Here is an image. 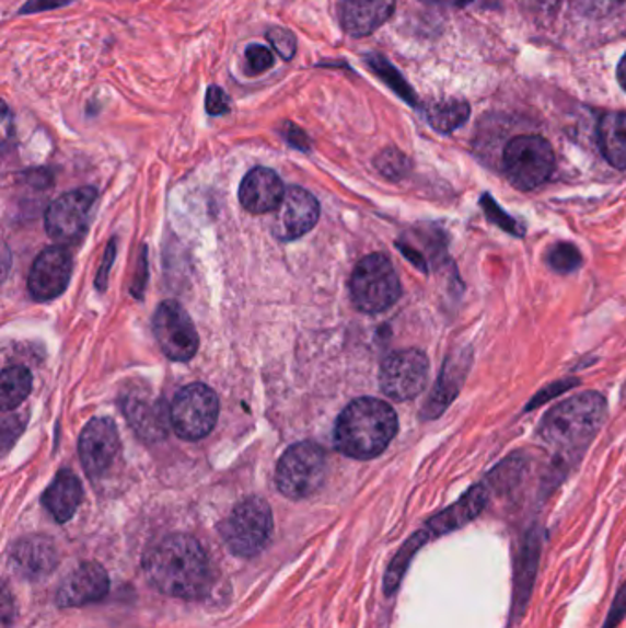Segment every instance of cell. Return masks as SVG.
Segmentation results:
<instances>
[{
    "label": "cell",
    "mask_w": 626,
    "mask_h": 628,
    "mask_svg": "<svg viewBox=\"0 0 626 628\" xmlns=\"http://www.w3.org/2000/svg\"><path fill=\"white\" fill-rule=\"evenodd\" d=\"M375 168L381 175L386 176L390 181H401V179H405L410 173L411 162L403 151L387 148L376 157Z\"/></svg>",
    "instance_id": "obj_30"
},
{
    "label": "cell",
    "mask_w": 626,
    "mask_h": 628,
    "mask_svg": "<svg viewBox=\"0 0 626 628\" xmlns=\"http://www.w3.org/2000/svg\"><path fill=\"white\" fill-rule=\"evenodd\" d=\"M428 372L427 355L419 350L392 353L381 366V390L393 401H410L425 390Z\"/></svg>",
    "instance_id": "obj_11"
},
{
    "label": "cell",
    "mask_w": 626,
    "mask_h": 628,
    "mask_svg": "<svg viewBox=\"0 0 626 628\" xmlns=\"http://www.w3.org/2000/svg\"><path fill=\"white\" fill-rule=\"evenodd\" d=\"M430 538L432 537H430V533L427 532V527H422V529L414 533V535L406 540L403 548L398 549L397 555L393 557L392 564L387 568L386 578H384V592H386V595H392L397 592L398 584H401V581L405 578L406 570L410 567L414 555H416Z\"/></svg>",
    "instance_id": "obj_26"
},
{
    "label": "cell",
    "mask_w": 626,
    "mask_h": 628,
    "mask_svg": "<svg viewBox=\"0 0 626 628\" xmlns=\"http://www.w3.org/2000/svg\"><path fill=\"white\" fill-rule=\"evenodd\" d=\"M10 606H12V600H10V592H8L7 586H4V594H2V621H4V628H8V623H10Z\"/></svg>",
    "instance_id": "obj_42"
},
{
    "label": "cell",
    "mask_w": 626,
    "mask_h": 628,
    "mask_svg": "<svg viewBox=\"0 0 626 628\" xmlns=\"http://www.w3.org/2000/svg\"><path fill=\"white\" fill-rule=\"evenodd\" d=\"M32 391V375L23 366H12L4 369L0 382V407L2 410H13L30 396Z\"/></svg>",
    "instance_id": "obj_27"
},
{
    "label": "cell",
    "mask_w": 626,
    "mask_h": 628,
    "mask_svg": "<svg viewBox=\"0 0 626 628\" xmlns=\"http://www.w3.org/2000/svg\"><path fill=\"white\" fill-rule=\"evenodd\" d=\"M349 290L359 311L376 315L398 300L401 282L387 255L371 254L355 266Z\"/></svg>",
    "instance_id": "obj_4"
},
{
    "label": "cell",
    "mask_w": 626,
    "mask_h": 628,
    "mask_svg": "<svg viewBox=\"0 0 626 628\" xmlns=\"http://www.w3.org/2000/svg\"><path fill=\"white\" fill-rule=\"evenodd\" d=\"M606 410V399L598 391L569 397L544 415L538 436L557 453L579 454L603 426Z\"/></svg>",
    "instance_id": "obj_3"
},
{
    "label": "cell",
    "mask_w": 626,
    "mask_h": 628,
    "mask_svg": "<svg viewBox=\"0 0 626 628\" xmlns=\"http://www.w3.org/2000/svg\"><path fill=\"white\" fill-rule=\"evenodd\" d=\"M525 467L528 461L519 454H514L511 458L503 459L495 470H490L485 486L489 487V491L492 489L498 493H509L524 478Z\"/></svg>",
    "instance_id": "obj_28"
},
{
    "label": "cell",
    "mask_w": 626,
    "mask_h": 628,
    "mask_svg": "<svg viewBox=\"0 0 626 628\" xmlns=\"http://www.w3.org/2000/svg\"><path fill=\"white\" fill-rule=\"evenodd\" d=\"M143 570L149 581L171 597L200 600L210 590L208 555L189 535H171L149 549Z\"/></svg>",
    "instance_id": "obj_1"
},
{
    "label": "cell",
    "mask_w": 626,
    "mask_h": 628,
    "mask_svg": "<svg viewBox=\"0 0 626 628\" xmlns=\"http://www.w3.org/2000/svg\"><path fill=\"white\" fill-rule=\"evenodd\" d=\"M425 116H427L430 127L439 130V133H454L471 116V105L465 100L433 102L425 109Z\"/></svg>",
    "instance_id": "obj_25"
},
{
    "label": "cell",
    "mask_w": 626,
    "mask_h": 628,
    "mask_svg": "<svg viewBox=\"0 0 626 628\" xmlns=\"http://www.w3.org/2000/svg\"><path fill=\"white\" fill-rule=\"evenodd\" d=\"M421 2L430 4V7L465 8L476 2V0H421Z\"/></svg>",
    "instance_id": "obj_41"
},
{
    "label": "cell",
    "mask_w": 626,
    "mask_h": 628,
    "mask_svg": "<svg viewBox=\"0 0 626 628\" xmlns=\"http://www.w3.org/2000/svg\"><path fill=\"white\" fill-rule=\"evenodd\" d=\"M246 62H248V68H251L254 75H262V72H267L274 67L273 52L268 50L267 46L263 45H251L246 48Z\"/></svg>",
    "instance_id": "obj_35"
},
{
    "label": "cell",
    "mask_w": 626,
    "mask_h": 628,
    "mask_svg": "<svg viewBox=\"0 0 626 628\" xmlns=\"http://www.w3.org/2000/svg\"><path fill=\"white\" fill-rule=\"evenodd\" d=\"M397 413L375 397H360L336 419L335 447L355 459L376 458L397 434Z\"/></svg>",
    "instance_id": "obj_2"
},
{
    "label": "cell",
    "mask_w": 626,
    "mask_h": 628,
    "mask_svg": "<svg viewBox=\"0 0 626 628\" xmlns=\"http://www.w3.org/2000/svg\"><path fill=\"white\" fill-rule=\"evenodd\" d=\"M579 385H581V380L579 379H563L557 380V382H553V385H547L546 388H542V390L531 399L530 404H528L525 410L530 412L533 408L542 407V404H546V402L557 399L558 396H563V393H566V391H569L571 388H576V386Z\"/></svg>",
    "instance_id": "obj_33"
},
{
    "label": "cell",
    "mask_w": 626,
    "mask_h": 628,
    "mask_svg": "<svg viewBox=\"0 0 626 628\" xmlns=\"http://www.w3.org/2000/svg\"><path fill=\"white\" fill-rule=\"evenodd\" d=\"M171 426L178 437L197 442L208 436L219 418V397L206 385L184 386L171 402Z\"/></svg>",
    "instance_id": "obj_8"
},
{
    "label": "cell",
    "mask_w": 626,
    "mask_h": 628,
    "mask_svg": "<svg viewBox=\"0 0 626 628\" xmlns=\"http://www.w3.org/2000/svg\"><path fill=\"white\" fill-rule=\"evenodd\" d=\"M96 198L94 187H80L56 198L46 209L45 227L48 236L59 243L78 241L89 227Z\"/></svg>",
    "instance_id": "obj_10"
},
{
    "label": "cell",
    "mask_w": 626,
    "mask_h": 628,
    "mask_svg": "<svg viewBox=\"0 0 626 628\" xmlns=\"http://www.w3.org/2000/svg\"><path fill=\"white\" fill-rule=\"evenodd\" d=\"M124 412L138 436L146 442H159L167 434L171 412H167L162 399L131 393L124 402Z\"/></svg>",
    "instance_id": "obj_21"
},
{
    "label": "cell",
    "mask_w": 626,
    "mask_h": 628,
    "mask_svg": "<svg viewBox=\"0 0 626 628\" xmlns=\"http://www.w3.org/2000/svg\"><path fill=\"white\" fill-rule=\"evenodd\" d=\"M626 617V583L621 586L619 592L615 594L612 606H610L608 617L601 628H617Z\"/></svg>",
    "instance_id": "obj_37"
},
{
    "label": "cell",
    "mask_w": 626,
    "mask_h": 628,
    "mask_svg": "<svg viewBox=\"0 0 626 628\" xmlns=\"http://www.w3.org/2000/svg\"><path fill=\"white\" fill-rule=\"evenodd\" d=\"M503 170L512 186L522 192L542 186L555 170L552 144L536 135L512 138L503 151Z\"/></svg>",
    "instance_id": "obj_6"
},
{
    "label": "cell",
    "mask_w": 626,
    "mask_h": 628,
    "mask_svg": "<svg viewBox=\"0 0 626 628\" xmlns=\"http://www.w3.org/2000/svg\"><path fill=\"white\" fill-rule=\"evenodd\" d=\"M471 364H473L471 347H460L444 361L436 388L422 408V419H438L452 404L465 385Z\"/></svg>",
    "instance_id": "obj_16"
},
{
    "label": "cell",
    "mask_w": 626,
    "mask_h": 628,
    "mask_svg": "<svg viewBox=\"0 0 626 628\" xmlns=\"http://www.w3.org/2000/svg\"><path fill=\"white\" fill-rule=\"evenodd\" d=\"M489 487L485 483H476V486L471 487L462 499L427 522L425 527L430 533V537H443L447 533L457 532V529L471 524L474 518H478L484 513L485 507L489 504Z\"/></svg>",
    "instance_id": "obj_19"
},
{
    "label": "cell",
    "mask_w": 626,
    "mask_h": 628,
    "mask_svg": "<svg viewBox=\"0 0 626 628\" xmlns=\"http://www.w3.org/2000/svg\"><path fill=\"white\" fill-rule=\"evenodd\" d=\"M479 204H482L487 219H489L490 222H495L496 227H500L501 230H506L507 233L517 236V238L524 236V228L520 227L519 222L514 221L511 216H507L506 212L496 204L495 198L490 197V195L485 193Z\"/></svg>",
    "instance_id": "obj_32"
},
{
    "label": "cell",
    "mask_w": 626,
    "mask_h": 628,
    "mask_svg": "<svg viewBox=\"0 0 626 628\" xmlns=\"http://www.w3.org/2000/svg\"><path fill=\"white\" fill-rule=\"evenodd\" d=\"M320 219V204L313 193L292 186L274 214L273 232L279 241H294L311 232Z\"/></svg>",
    "instance_id": "obj_12"
},
{
    "label": "cell",
    "mask_w": 626,
    "mask_h": 628,
    "mask_svg": "<svg viewBox=\"0 0 626 628\" xmlns=\"http://www.w3.org/2000/svg\"><path fill=\"white\" fill-rule=\"evenodd\" d=\"M542 546H544V535H542L541 527L530 529L522 538V543H520L517 567H514L512 616H524L525 608L530 605L536 573H538V567H541Z\"/></svg>",
    "instance_id": "obj_18"
},
{
    "label": "cell",
    "mask_w": 626,
    "mask_h": 628,
    "mask_svg": "<svg viewBox=\"0 0 626 628\" xmlns=\"http://www.w3.org/2000/svg\"><path fill=\"white\" fill-rule=\"evenodd\" d=\"M114 261V243L108 244L107 254H105V265H102L100 276H97V287L102 289L107 284L108 266L113 265Z\"/></svg>",
    "instance_id": "obj_40"
},
{
    "label": "cell",
    "mask_w": 626,
    "mask_h": 628,
    "mask_svg": "<svg viewBox=\"0 0 626 628\" xmlns=\"http://www.w3.org/2000/svg\"><path fill=\"white\" fill-rule=\"evenodd\" d=\"M72 258L61 247H50L35 258L28 276V290L37 301H50L69 287Z\"/></svg>",
    "instance_id": "obj_13"
},
{
    "label": "cell",
    "mask_w": 626,
    "mask_h": 628,
    "mask_svg": "<svg viewBox=\"0 0 626 628\" xmlns=\"http://www.w3.org/2000/svg\"><path fill=\"white\" fill-rule=\"evenodd\" d=\"M108 592V575L97 562H83L65 578L56 594L61 608L85 606L103 600Z\"/></svg>",
    "instance_id": "obj_17"
},
{
    "label": "cell",
    "mask_w": 626,
    "mask_h": 628,
    "mask_svg": "<svg viewBox=\"0 0 626 628\" xmlns=\"http://www.w3.org/2000/svg\"><path fill=\"white\" fill-rule=\"evenodd\" d=\"M366 61H368V65L375 70V75L379 76L395 94L403 98L406 103L417 105L416 92L408 85V81L401 76L397 68L387 61L386 57L379 56V54H370V56L366 57Z\"/></svg>",
    "instance_id": "obj_29"
},
{
    "label": "cell",
    "mask_w": 626,
    "mask_h": 628,
    "mask_svg": "<svg viewBox=\"0 0 626 628\" xmlns=\"http://www.w3.org/2000/svg\"><path fill=\"white\" fill-rule=\"evenodd\" d=\"M267 39L273 43L279 57H283L285 61H291L297 54V37L289 30L270 28L267 32Z\"/></svg>",
    "instance_id": "obj_34"
},
{
    "label": "cell",
    "mask_w": 626,
    "mask_h": 628,
    "mask_svg": "<svg viewBox=\"0 0 626 628\" xmlns=\"http://www.w3.org/2000/svg\"><path fill=\"white\" fill-rule=\"evenodd\" d=\"M154 339L165 357L186 363L199 350V334L188 312L177 301H164L153 317Z\"/></svg>",
    "instance_id": "obj_9"
},
{
    "label": "cell",
    "mask_w": 626,
    "mask_h": 628,
    "mask_svg": "<svg viewBox=\"0 0 626 628\" xmlns=\"http://www.w3.org/2000/svg\"><path fill=\"white\" fill-rule=\"evenodd\" d=\"M273 511L265 500L252 496L241 502L222 524L221 535L230 551L240 557L262 553L273 535Z\"/></svg>",
    "instance_id": "obj_7"
},
{
    "label": "cell",
    "mask_w": 626,
    "mask_h": 628,
    "mask_svg": "<svg viewBox=\"0 0 626 628\" xmlns=\"http://www.w3.org/2000/svg\"><path fill=\"white\" fill-rule=\"evenodd\" d=\"M281 135L285 136L287 142L291 144L292 148L300 149V151H309V149H311L309 136L305 135L298 125L287 122V124L283 125V129H281Z\"/></svg>",
    "instance_id": "obj_38"
},
{
    "label": "cell",
    "mask_w": 626,
    "mask_h": 628,
    "mask_svg": "<svg viewBox=\"0 0 626 628\" xmlns=\"http://www.w3.org/2000/svg\"><path fill=\"white\" fill-rule=\"evenodd\" d=\"M72 0H28V4L23 7L21 13L40 12V10H54V8L65 7Z\"/></svg>",
    "instance_id": "obj_39"
},
{
    "label": "cell",
    "mask_w": 626,
    "mask_h": 628,
    "mask_svg": "<svg viewBox=\"0 0 626 628\" xmlns=\"http://www.w3.org/2000/svg\"><path fill=\"white\" fill-rule=\"evenodd\" d=\"M547 263H549L553 271L568 274V272L577 271L582 265V255L576 244L557 243L549 250Z\"/></svg>",
    "instance_id": "obj_31"
},
{
    "label": "cell",
    "mask_w": 626,
    "mask_h": 628,
    "mask_svg": "<svg viewBox=\"0 0 626 628\" xmlns=\"http://www.w3.org/2000/svg\"><path fill=\"white\" fill-rule=\"evenodd\" d=\"M283 182L268 168H256L241 182L240 201L251 214L276 212L285 197Z\"/></svg>",
    "instance_id": "obj_20"
},
{
    "label": "cell",
    "mask_w": 626,
    "mask_h": 628,
    "mask_svg": "<svg viewBox=\"0 0 626 628\" xmlns=\"http://www.w3.org/2000/svg\"><path fill=\"white\" fill-rule=\"evenodd\" d=\"M325 453L313 442L292 445L281 456L276 469L279 493L291 500L313 496L325 480Z\"/></svg>",
    "instance_id": "obj_5"
},
{
    "label": "cell",
    "mask_w": 626,
    "mask_h": 628,
    "mask_svg": "<svg viewBox=\"0 0 626 628\" xmlns=\"http://www.w3.org/2000/svg\"><path fill=\"white\" fill-rule=\"evenodd\" d=\"M601 153L615 170H626V113H606L598 125Z\"/></svg>",
    "instance_id": "obj_24"
},
{
    "label": "cell",
    "mask_w": 626,
    "mask_h": 628,
    "mask_svg": "<svg viewBox=\"0 0 626 628\" xmlns=\"http://www.w3.org/2000/svg\"><path fill=\"white\" fill-rule=\"evenodd\" d=\"M59 562L51 538L30 535L13 544L10 551V568L24 581H43L54 573Z\"/></svg>",
    "instance_id": "obj_15"
},
{
    "label": "cell",
    "mask_w": 626,
    "mask_h": 628,
    "mask_svg": "<svg viewBox=\"0 0 626 628\" xmlns=\"http://www.w3.org/2000/svg\"><path fill=\"white\" fill-rule=\"evenodd\" d=\"M120 448V437L114 421L107 418L92 419L80 437V458L86 475L102 476L113 465Z\"/></svg>",
    "instance_id": "obj_14"
},
{
    "label": "cell",
    "mask_w": 626,
    "mask_h": 628,
    "mask_svg": "<svg viewBox=\"0 0 626 628\" xmlns=\"http://www.w3.org/2000/svg\"><path fill=\"white\" fill-rule=\"evenodd\" d=\"M617 81L623 87V91H626V54L621 59L619 67H617Z\"/></svg>",
    "instance_id": "obj_43"
},
{
    "label": "cell",
    "mask_w": 626,
    "mask_h": 628,
    "mask_svg": "<svg viewBox=\"0 0 626 628\" xmlns=\"http://www.w3.org/2000/svg\"><path fill=\"white\" fill-rule=\"evenodd\" d=\"M395 10V0H341L340 23L353 37H368L381 28Z\"/></svg>",
    "instance_id": "obj_22"
},
{
    "label": "cell",
    "mask_w": 626,
    "mask_h": 628,
    "mask_svg": "<svg viewBox=\"0 0 626 628\" xmlns=\"http://www.w3.org/2000/svg\"><path fill=\"white\" fill-rule=\"evenodd\" d=\"M206 111L211 116L227 114L230 111V98H228L227 92L219 87H210L208 94H206Z\"/></svg>",
    "instance_id": "obj_36"
},
{
    "label": "cell",
    "mask_w": 626,
    "mask_h": 628,
    "mask_svg": "<svg viewBox=\"0 0 626 628\" xmlns=\"http://www.w3.org/2000/svg\"><path fill=\"white\" fill-rule=\"evenodd\" d=\"M83 499V487L72 470L57 472L50 487L43 494V505L59 524L69 522L80 507Z\"/></svg>",
    "instance_id": "obj_23"
}]
</instances>
